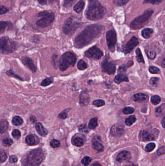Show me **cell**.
I'll list each match as a JSON object with an SVG mask.
<instances>
[{
  "label": "cell",
  "mask_w": 165,
  "mask_h": 166,
  "mask_svg": "<svg viewBox=\"0 0 165 166\" xmlns=\"http://www.w3.org/2000/svg\"><path fill=\"white\" fill-rule=\"evenodd\" d=\"M103 26L100 24L88 25L84 31L76 37L75 45L77 48H81L91 43L94 39L99 37L103 31Z\"/></svg>",
  "instance_id": "cell-1"
},
{
  "label": "cell",
  "mask_w": 165,
  "mask_h": 166,
  "mask_svg": "<svg viewBox=\"0 0 165 166\" xmlns=\"http://www.w3.org/2000/svg\"><path fill=\"white\" fill-rule=\"evenodd\" d=\"M106 12L105 7L102 6L97 0H89L85 14L88 20H97L103 18Z\"/></svg>",
  "instance_id": "cell-2"
},
{
  "label": "cell",
  "mask_w": 165,
  "mask_h": 166,
  "mask_svg": "<svg viewBox=\"0 0 165 166\" xmlns=\"http://www.w3.org/2000/svg\"><path fill=\"white\" fill-rule=\"evenodd\" d=\"M45 158V154L41 149L31 151L27 156L25 166H39Z\"/></svg>",
  "instance_id": "cell-3"
},
{
  "label": "cell",
  "mask_w": 165,
  "mask_h": 166,
  "mask_svg": "<svg viewBox=\"0 0 165 166\" xmlns=\"http://www.w3.org/2000/svg\"><path fill=\"white\" fill-rule=\"evenodd\" d=\"M77 61V58L75 54L67 51L62 55L59 60V68L60 70L63 72L70 67H73L75 65Z\"/></svg>",
  "instance_id": "cell-4"
},
{
  "label": "cell",
  "mask_w": 165,
  "mask_h": 166,
  "mask_svg": "<svg viewBox=\"0 0 165 166\" xmlns=\"http://www.w3.org/2000/svg\"><path fill=\"white\" fill-rule=\"evenodd\" d=\"M154 13V11L152 9H148L144 12L142 15L136 18L131 22L130 26L133 29L137 30L142 28L147 23L152 15Z\"/></svg>",
  "instance_id": "cell-5"
},
{
  "label": "cell",
  "mask_w": 165,
  "mask_h": 166,
  "mask_svg": "<svg viewBox=\"0 0 165 166\" xmlns=\"http://www.w3.org/2000/svg\"><path fill=\"white\" fill-rule=\"evenodd\" d=\"M37 16L41 18L37 20L36 24L38 27L41 28H46L53 23L54 21L55 16L53 13L48 12V11H44L39 13Z\"/></svg>",
  "instance_id": "cell-6"
},
{
  "label": "cell",
  "mask_w": 165,
  "mask_h": 166,
  "mask_svg": "<svg viewBox=\"0 0 165 166\" xmlns=\"http://www.w3.org/2000/svg\"><path fill=\"white\" fill-rule=\"evenodd\" d=\"M1 50L3 54H8L13 53L15 50V44L7 37L1 38Z\"/></svg>",
  "instance_id": "cell-7"
},
{
  "label": "cell",
  "mask_w": 165,
  "mask_h": 166,
  "mask_svg": "<svg viewBox=\"0 0 165 166\" xmlns=\"http://www.w3.org/2000/svg\"><path fill=\"white\" fill-rule=\"evenodd\" d=\"M79 23L74 20L72 18H68L63 25V32L67 35L73 33L79 27Z\"/></svg>",
  "instance_id": "cell-8"
},
{
  "label": "cell",
  "mask_w": 165,
  "mask_h": 166,
  "mask_svg": "<svg viewBox=\"0 0 165 166\" xmlns=\"http://www.w3.org/2000/svg\"><path fill=\"white\" fill-rule=\"evenodd\" d=\"M106 39L107 44L110 51H113L117 42V35L114 30H110L106 33Z\"/></svg>",
  "instance_id": "cell-9"
},
{
  "label": "cell",
  "mask_w": 165,
  "mask_h": 166,
  "mask_svg": "<svg viewBox=\"0 0 165 166\" xmlns=\"http://www.w3.org/2000/svg\"><path fill=\"white\" fill-rule=\"evenodd\" d=\"M85 56L91 59H99L103 56V53L97 47L94 46L85 51Z\"/></svg>",
  "instance_id": "cell-10"
},
{
  "label": "cell",
  "mask_w": 165,
  "mask_h": 166,
  "mask_svg": "<svg viewBox=\"0 0 165 166\" xmlns=\"http://www.w3.org/2000/svg\"><path fill=\"white\" fill-rule=\"evenodd\" d=\"M102 70L108 75H112L115 72L116 67L115 64L111 61L105 59L102 63Z\"/></svg>",
  "instance_id": "cell-11"
},
{
  "label": "cell",
  "mask_w": 165,
  "mask_h": 166,
  "mask_svg": "<svg viewBox=\"0 0 165 166\" xmlns=\"http://www.w3.org/2000/svg\"><path fill=\"white\" fill-rule=\"evenodd\" d=\"M139 42L138 39L135 37H133L131 39L128 41L125 47H124L123 51L125 54H128L130 53L135 47L139 44Z\"/></svg>",
  "instance_id": "cell-12"
},
{
  "label": "cell",
  "mask_w": 165,
  "mask_h": 166,
  "mask_svg": "<svg viewBox=\"0 0 165 166\" xmlns=\"http://www.w3.org/2000/svg\"><path fill=\"white\" fill-rule=\"evenodd\" d=\"M22 61L24 65L28 67L33 72L36 71V67L31 58L28 56H23L22 58Z\"/></svg>",
  "instance_id": "cell-13"
},
{
  "label": "cell",
  "mask_w": 165,
  "mask_h": 166,
  "mask_svg": "<svg viewBox=\"0 0 165 166\" xmlns=\"http://www.w3.org/2000/svg\"><path fill=\"white\" fill-rule=\"evenodd\" d=\"M123 127L120 124H114L110 130V133L113 136H121L123 135Z\"/></svg>",
  "instance_id": "cell-14"
},
{
  "label": "cell",
  "mask_w": 165,
  "mask_h": 166,
  "mask_svg": "<svg viewBox=\"0 0 165 166\" xmlns=\"http://www.w3.org/2000/svg\"><path fill=\"white\" fill-rule=\"evenodd\" d=\"M92 146L94 149L98 151L102 152L104 151V146L101 143L100 137L97 136L93 138L92 140Z\"/></svg>",
  "instance_id": "cell-15"
},
{
  "label": "cell",
  "mask_w": 165,
  "mask_h": 166,
  "mask_svg": "<svg viewBox=\"0 0 165 166\" xmlns=\"http://www.w3.org/2000/svg\"><path fill=\"white\" fill-rule=\"evenodd\" d=\"M131 159V154L128 151H123L120 152L117 157L116 160L120 163L127 161Z\"/></svg>",
  "instance_id": "cell-16"
},
{
  "label": "cell",
  "mask_w": 165,
  "mask_h": 166,
  "mask_svg": "<svg viewBox=\"0 0 165 166\" xmlns=\"http://www.w3.org/2000/svg\"><path fill=\"white\" fill-rule=\"evenodd\" d=\"M139 140L141 141H151L154 140L153 135L149 133L146 131H141L139 134Z\"/></svg>",
  "instance_id": "cell-17"
},
{
  "label": "cell",
  "mask_w": 165,
  "mask_h": 166,
  "mask_svg": "<svg viewBox=\"0 0 165 166\" xmlns=\"http://www.w3.org/2000/svg\"><path fill=\"white\" fill-rule=\"evenodd\" d=\"M36 128L37 133L41 136L45 137L48 135V130L44 127L43 126L41 123H37V124H36Z\"/></svg>",
  "instance_id": "cell-18"
},
{
  "label": "cell",
  "mask_w": 165,
  "mask_h": 166,
  "mask_svg": "<svg viewBox=\"0 0 165 166\" xmlns=\"http://www.w3.org/2000/svg\"><path fill=\"white\" fill-rule=\"evenodd\" d=\"M148 96L145 94L141 93H137L133 96V100L135 102H141L146 100Z\"/></svg>",
  "instance_id": "cell-19"
},
{
  "label": "cell",
  "mask_w": 165,
  "mask_h": 166,
  "mask_svg": "<svg viewBox=\"0 0 165 166\" xmlns=\"http://www.w3.org/2000/svg\"><path fill=\"white\" fill-rule=\"evenodd\" d=\"M114 81L116 84H120L122 82H128L129 80L125 75L123 74H119L116 75L114 78Z\"/></svg>",
  "instance_id": "cell-20"
},
{
  "label": "cell",
  "mask_w": 165,
  "mask_h": 166,
  "mask_svg": "<svg viewBox=\"0 0 165 166\" xmlns=\"http://www.w3.org/2000/svg\"><path fill=\"white\" fill-rule=\"evenodd\" d=\"M85 6V3L83 0H80L75 6H74V11H75L76 13H79L81 12L83 10Z\"/></svg>",
  "instance_id": "cell-21"
},
{
  "label": "cell",
  "mask_w": 165,
  "mask_h": 166,
  "mask_svg": "<svg viewBox=\"0 0 165 166\" xmlns=\"http://www.w3.org/2000/svg\"><path fill=\"white\" fill-rule=\"evenodd\" d=\"M89 101H90L89 97L88 94L85 92H83L81 93L80 96V102L84 104H88Z\"/></svg>",
  "instance_id": "cell-22"
},
{
  "label": "cell",
  "mask_w": 165,
  "mask_h": 166,
  "mask_svg": "<svg viewBox=\"0 0 165 166\" xmlns=\"http://www.w3.org/2000/svg\"><path fill=\"white\" fill-rule=\"evenodd\" d=\"M153 33V30L151 28H145L141 32V35L144 39H149Z\"/></svg>",
  "instance_id": "cell-23"
},
{
  "label": "cell",
  "mask_w": 165,
  "mask_h": 166,
  "mask_svg": "<svg viewBox=\"0 0 165 166\" xmlns=\"http://www.w3.org/2000/svg\"><path fill=\"white\" fill-rule=\"evenodd\" d=\"M72 143L75 146L81 147L84 145V141L80 137H76L73 140Z\"/></svg>",
  "instance_id": "cell-24"
},
{
  "label": "cell",
  "mask_w": 165,
  "mask_h": 166,
  "mask_svg": "<svg viewBox=\"0 0 165 166\" xmlns=\"http://www.w3.org/2000/svg\"><path fill=\"white\" fill-rule=\"evenodd\" d=\"M8 128V123L6 120H3L1 121V133L6 132Z\"/></svg>",
  "instance_id": "cell-25"
},
{
  "label": "cell",
  "mask_w": 165,
  "mask_h": 166,
  "mask_svg": "<svg viewBox=\"0 0 165 166\" xmlns=\"http://www.w3.org/2000/svg\"><path fill=\"white\" fill-rule=\"evenodd\" d=\"M25 141L27 144L30 146H32L35 144L36 140L34 138V136L32 135H29L26 138Z\"/></svg>",
  "instance_id": "cell-26"
},
{
  "label": "cell",
  "mask_w": 165,
  "mask_h": 166,
  "mask_svg": "<svg viewBox=\"0 0 165 166\" xmlns=\"http://www.w3.org/2000/svg\"><path fill=\"white\" fill-rule=\"evenodd\" d=\"M12 123L14 125L19 126L23 123V121L20 117L15 116L13 119Z\"/></svg>",
  "instance_id": "cell-27"
},
{
  "label": "cell",
  "mask_w": 165,
  "mask_h": 166,
  "mask_svg": "<svg viewBox=\"0 0 165 166\" xmlns=\"http://www.w3.org/2000/svg\"><path fill=\"white\" fill-rule=\"evenodd\" d=\"M97 121H98V119L96 118H93L90 120L89 123V128L90 129H94L97 127L98 125Z\"/></svg>",
  "instance_id": "cell-28"
},
{
  "label": "cell",
  "mask_w": 165,
  "mask_h": 166,
  "mask_svg": "<svg viewBox=\"0 0 165 166\" xmlns=\"http://www.w3.org/2000/svg\"><path fill=\"white\" fill-rule=\"evenodd\" d=\"M88 67L87 64L86 63H85L83 60L80 59L79 61V62L77 63V67L78 69L80 70H84L87 68Z\"/></svg>",
  "instance_id": "cell-29"
},
{
  "label": "cell",
  "mask_w": 165,
  "mask_h": 166,
  "mask_svg": "<svg viewBox=\"0 0 165 166\" xmlns=\"http://www.w3.org/2000/svg\"><path fill=\"white\" fill-rule=\"evenodd\" d=\"M136 121V118L135 116H131L125 120V123L127 125L130 126L132 125Z\"/></svg>",
  "instance_id": "cell-30"
},
{
  "label": "cell",
  "mask_w": 165,
  "mask_h": 166,
  "mask_svg": "<svg viewBox=\"0 0 165 166\" xmlns=\"http://www.w3.org/2000/svg\"><path fill=\"white\" fill-rule=\"evenodd\" d=\"M136 54H137V59L138 62L139 63H144L143 57L142 56V54L141 52V50L139 48H137L136 50Z\"/></svg>",
  "instance_id": "cell-31"
},
{
  "label": "cell",
  "mask_w": 165,
  "mask_h": 166,
  "mask_svg": "<svg viewBox=\"0 0 165 166\" xmlns=\"http://www.w3.org/2000/svg\"><path fill=\"white\" fill-rule=\"evenodd\" d=\"M53 82V78H47L42 81L41 85L43 87H46V86H48V85L52 84Z\"/></svg>",
  "instance_id": "cell-32"
},
{
  "label": "cell",
  "mask_w": 165,
  "mask_h": 166,
  "mask_svg": "<svg viewBox=\"0 0 165 166\" xmlns=\"http://www.w3.org/2000/svg\"><path fill=\"white\" fill-rule=\"evenodd\" d=\"M151 101L152 103L153 104L157 105V104H159V102H160L161 98L158 95H154V96L152 97Z\"/></svg>",
  "instance_id": "cell-33"
},
{
  "label": "cell",
  "mask_w": 165,
  "mask_h": 166,
  "mask_svg": "<svg viewBox=\"0 0 165 166\" xmlns=\"http://www.w3.org/2000/svg\"><path fill=\"white\" fill-rule=\"evenodd\" d=\"M156 144L154 143H150L147 145L145 148V150L147 152H151L154 150Z\"/></svg>",
  "instance_id": "cell-34"
},
{
  "label": "cell",
  "mask_w": 165,
  "mask_h": 166,
  "mask_svg": "<svg viewBox=\"0 0 165 166\" xmlns=\"http://www.w3.org/2000/svg\"><path fill=\"white\" fill-rule=\"evenodd\" d=\"M164 0H144V3H150L152 5H159Z\"/></svg>",
  "instance_id": "cell-35"
},
{
  "label": "cell",
  "mask_w": 165,
  "mask_h": 166,
  "mask_svg": "<svg viewBox=\"0 0 165 166\" xmlns=\"http://www.w3.org/2000/svg\"><path fill=\"white\" fill-rule=\"evenodd\" d=\"M79 130L82 133H88L89 132L88 127L86 124H81L79 127Z\"/></svg>",
  "instance_id": "cell-36"
},
{
  "label": "cell",
  "mask_w": 165,
  "mask_h": 166,
  "mask_svg": "<svg viewBox=\"0 0 165 166\" xmlns=\"http://www.w3.org/2000/svg\"><path fill=\"white\" fill-rule=\"evenodd\" d=\"M134 109L132 107H126L124 108L123 110V112L125 114H132L134 112Z\"/></svg>",
  "instance_id": "cell-37"
},
{
  "label": "cell",
  "mask_w": 165,
  "mask_h": 166,
  "mask_svg": "<svg viewBox=\"0 0 165 166\" xmlns=\"http://www.w3.org/2000/svg\"><path fill=\"white\" fill-rule=\"evenodd\" d=\"M93 104L97 107H101L105 105V101L102 100H96L93 102Z\"/></svg>",
  "instance_id": "cell-38"
},
{
  "label": "cell",
  "mask_w": 165,
  "mask_h": 166,
  "mask_svg": "<svg viewBox=\"0 0 165 166\" xmlns=\"http://www.w3.org/2000/svg\"><path fill=\"white\" fill-rule=\"evenodd\" d=\"M12 135L14 138L19 139L21 137V132L18 129H15L13 131Z\"/></svg>",
  "instance_id": "cell-39"
},
{
  "label": "cell",
  "mask_w": 165,
  "mask_h": 166,
  "mask_svg": "<svg viewBox=\"0 0 165 166\" xmlns=\"http://www.w3.org/2000/svg\"><path fill=\"white\" fill-rule=\"evenodd\" d=\"M13 143V141L11 138H5L3 140V144L5 146H10Z\"/></svg>",
  "instance_id": "cell-40"
},
{
  "label": "cell",
  "mask_w": 165,
  "mask_h": 166,
  "mask_svg": "<svg viewBox=\"0 0 165 166\" xmlns=\"http://www.w3.org/2000/svg\"><path fill=\"white\" fill-rule=\"evenodd\" d=\"M51 146L53 148H58L60 146V142L58 140H51V141L50 142Z\"/></svg>",
  "instance_id": "cell-41"
},
{
  "label": "cell",
  "mask_w": 165,
  "mask_h": 166,
  "mask_svg": "<svg viewBox=\"0 0 165 166\" xmlns=\"http://www.w3.org/2000/svg\"><path fill=\"white\" fill-rule=\"evenodd\" d=\"M92 161V159L89 157H85L82 159L81 163L85 166H87L91 163Z\"/></svg>",
  "instance_id": "cell-42"
},
{
  "label": "cell",
  "mask_w": 165,
  "mask_h": 166,
  "mask_svg": "<svg viewBox=\"0 0 165 166\" xmlns=\"http://www.w3.org/2000/svg\"><path fill=\"white\" fill-rule=\"evenodd\" d=\"M149 70L150 73H153V74H158V73H160V70L159 68L154 66H150Z\"/></svg>",
  "instance_id": "cell-43"
},
{
  "label": "cell",
  "mask_w": 165,
  "mask_h": 166,
  "mask_svg": "<svg viewBox=\"0 0 165 166\" xmlns=\"http://www.w3.org/2000/svg\"><path fill=\"white\" fill-rule=\"evenodd\" d=\"M7 22H3V21L1 22V23H0V32H1V33H2L5 31V29L7 26Z\"/></svg>",
  "instance_id": "cell-44"
},
{
  "label": "cell",
  "mask_w": 165,
  "mask_h": 166,
  "mask_svg": "<svg viewBox=\"0 0 165 166\" xmlns=\"http://www.w3.org/2000/svg\"><path fill=\"white\" fill-rule=\"evenodd\" d=\"M7 159V155H6V152H5V151L3 150H1V162L3 163L5 162Z\"/></svg>",
  "instance_id": "cell-45"
},
{
  "label": "cell",
  "mask_w": 165,
  "mask_h": 166,
  "mask_svg": "<svg viewBox=\"0 0 165 166\" xmlns=\"http://www.w3.org/2000/svg\"><path fill=\"white\" fill-rule=\"evenodd\" d=\"M147 56H148V58H150V59H154L155 57H156V53H155L154 51H152V50H149V51H147Z\"/></svg>",
  "instance_id": "cell-46"
},
{
  "label": "cell",
  "mask_w": 165,
  "mask_h": 166,
  "mask_svg": "<svg viewBox=\"0 0 165 166\" xmlns=\"http://www.w3.org/2000/svg\"><path fill=\"white\" fill-rule=\"evenodd\" d=\"M67 117V110H65L63 111V112L61 113L59 115H58V118L61 119H65Z\"/></svg>",
  "instance_id": "cell-47"
},
{
  "label": "cell",
  "mask_w": 165,
  "mask_h": 166,
  "mask_svg": "<svg viewBox=\"0 0 165 166\" xmlns=\"http://www.w3.org/2000/svg\"><path fill=\"white\" fill-rule=\"evenodd\" d=\"M73 0H64V6L65 7H70L72 5Z\"/></svg>",
  "instance_id": "cell-48"
},
{
  "label": "cell",
  "mask_w": 165,
  "mask_h": 166,
  "mask_svg": "<svg viewBox=\"0 0 165 166\" xmlns=\"http://www.w3.org/2000/svg\"><path fill=\"white\" fill-rule=\"evenodd\" d=\"M129 0H117L116 4L118 6H123L127 4Z\"/></svg>",
  "instance_id": "cell-49"
},
{
  "label": "cell",
  "mask_w": 165,
  "mask_h": 166,
  "mask_svg": "<svg viewBox=\"0 0 165 166\" xmlns=\"http://www.w3.org/2000/svg\"><path fill=\"white\" fill-rule=\"evenodd\" d=\"M158 80H159V78H152L151 79H150V84L153 85H156Z\"/></svg>",
  "instance_id": "cell-50"
},
{
  "label": "cell",
  "mask_w": 165,
  "mask_h": 166,
  "mask_svg": "<svg viewBox=\"0 0 165 166\" xmlns=\"http://www.w3.org/2000/svg\"><path fill=\"white\" fill-rule=\"evenodd\" d=\"M165 153V146H162L158 150L157 154L158 155H161Z\"/></svg>",
  "instance_id": "cell-51"
},
{
  "label": "cell",
  "mask_w": 165,
  "mask_h": 166,
  "mask_svg": "<svg viewBox=\"0 0 165 166\" xmlns=\"http://www.w3.org/2000/svg\"><path fill=\"white\" fill-rule=\"evenodd\" d=\"M6 74H7L8 75H9V76H13V77H14L18 78V79H20V80L22 79V78H21L20 77L18 76L17 75H15V74L12 71H11V70L7 71V72H6Z\"/></svg>",
  "instance_id": "cell-52"
},
{
  "label": "cell",
  "mask_w": 165,
  "mask_h": 166,
  "mask_svg": "<svg viewBox=\"0 0 165 166\" xmlns=\"http://www.w3.org/2000/svg\"><path fill=\"white\" fill-rule=\"evenodd\" d=\"M18 161L17 157L15 155H12L10 157L9 162L10 163H16Z\"/></svg>",
  "instance_id": "cell-53"
},
{
  "label": "cell",
  "mask_w": 165,
  "mask_h": 166,
  "mask_svg": "<svg viewBox=\"0 0 165 166\" xmlns=\"http://www.w3.org/2000/svg\"><path fill=\"white\" fill-rule=\"evenodd\" d=\"M8 12V9L5 6H1V15H3Z\"/></svg>",
  "instance_id": "cell-54"
},
{
  "label": "cell",
  "mask_w": 165,
  "mask_h": 166,
  "mask_svg": "<svg viewBox=\"0 0 165 166\" xmlns=\"http://www.w3.org/2000/svg\"><path fill=\"white\" fill-rule=\"evenodd\" d=\"M40 5H45L47 3V0H37Z\"/></svg>",
  "instance_id": "cell-55"
},
{
  "label": "cell",
  "mask_w": 165,
  "mask_h": 166,
  "mask_svg": "<svg viewBox=\"0 0 165 166\" xmlns=\"http://www.w3.org/2000/svg\"><path fill=\"white\" fill-rule=\"evenodd\" d=\"M156 114H160L161 113V112H162L161 107H159L158 108L156 109Z\"/></svg>",
  "instance_id": "cell-56"
},
{
  "label": "cell",
  "mask_w": 165,
  "mask_h": 166,
  "mask_svg": "<svg viewBox=\"0 0 165 166\" xmlns=\"http://www.w3.org/2000/svg\"><path fill=\"white\" fill-rule=\"evenodd\" d=\"M161 123H162V126L165 128V116L164 117L163 119H162V121H161Z\"/></svg>",
  "instance_id": "cell-57"
},
{
  "label": "cell",
  "mask_w": 165,
  "mask_h": 166,
  "mask_svg": "<svg viewBox=\"0 0 165 166\" xmlns=\"http://www.w3.org/2000/svg\"><path fill=\"white\" fill-rule=\"evenodd\" d=\"M30 120H31V121H32V123H34L35 121H36V118L34 116H32L31 117V118H30Z\"/></svg>",
  "instance_id": "cell-58"
},
{
  "label": "cell",
  "mask_w": 165,
  "mask_h": 166,
  "mask_svg": "<svg viewBox=\"0 0 165 166\" xmlns=\"http://www.w3.org/2000/svg\"><path fill=\"white\" fill-rule=\"evenodd\" d=\"M100 166L98 162H95L94 164H93V165H92L91 166Z\"/></svg>",
  "instance_id": "cell-59"
},
{
  "label": "cell",
  "mask_w": 165,
  "mask_h": 166,
  "mask_svg": "<svg viewBox=\"0 0 165 166\" xmlns=\"http://www.w3.org/2000/svg\"><path fill=\"white\" fill-rule=\"evenodd\" d=\"M162 66L165 68V59H164L163 60V62H162Z\"/></svg>",
  "instance_id": "cell-60"
},
{
  "label": "cell",
  "mask_w": 165,
  "mask_h": 166,
  "mask_svg": "<svg viewBox=\"0 0 165 166\" xmlns=\"http://www.w3.org/2000/svg\"><path fill=\"white\" fill-rule=\"evenodd\" d=\"M48 2H49V3H51V2H53V0H48Z\"/></svg>",
  "instance_id": "cell-61"
}]
</instances>
